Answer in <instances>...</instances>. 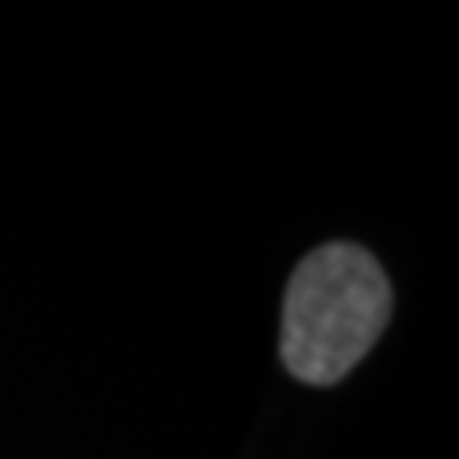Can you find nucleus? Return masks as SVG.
Returning a JSON list of instances; mask_svg holds the SVG:
<instances>
[{
	"label": "nucleus",
	"mask_w": 459,
	"mask_h": 459,
	"mask_svg": "<svg viewBox=\"0 0 459 459\" xmlns=\"http://www.w3.org/2000/svg\"><path fill=\"white\" fill-rule=\"evenodd\" d=\"M391 318V283L364 246L307 253L283 295L280 360L299 383L333 386L371 352Z\"/></svg>",
	"instance_id": "nucleus-1"
}]
</instances>
